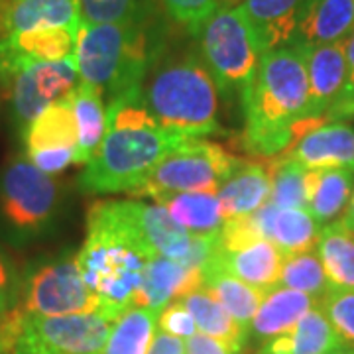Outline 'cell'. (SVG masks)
Segmentation results:
<instances>
[{
    "mask_svg": "<svg viewBox=\"0 0 354 354\" xmlns=\"http://www.w3.org/2000/svg\"><path fill=\"white\" fill-rule=\"evenodd\" d=\"M317 252L330 288L354 291V232L342 221L321 228Z\"/></svg>",
    "mask_w": 354,
    "mask_h": 354,
    "instance_id": "31",
    "label": "cell"
},
{
    "mask_svg": "<svg viewBox=\"0 0 354 354\" xmlns=\"http://www.w3.org/2000/svg\"><path fill=\"white\" fill-rule=\"evenodd\" d=\"M203 290L216 297L230 315L241 323L242 329H250L254 315L266 297L264 291L244 283L242 279L228 274L223 266L211 258L203 266Z\"/></svg>",
    "mask_w": 354,
    "mask_h": 354,
    "instance_id": "29",
    "label": "cell"
},
{
    "mask_svg": "<svg viewBox=\"0 0 354 354\" xmlns=\"http://www.w3.org/2000/svg\"><path fill=\"white\" fill-rule=\"evenodd\" d=\"M18 309L24 317H57L101 311L75 258H59L32 270L24 279Z\"/></svg>",
    "mask_w": 354,
    "mask_h": 354,
    "instance_id": "9",
    "label": "cell"
},
{
    "mask_svg": "<svg viewBox=\"0 0 354 354\" xmlns=\"http://www.w3.org/2000/svg\"><path fill=\"white\" fill-rule=\"evenodd\" d=\"M158 329L187 341L189 337L197 333V325H195V321L187 311V307L183 305V301L177 299V301H171L167 307H164L162 313L158 315Z\"/></svg>",
    "mask_w": 354,
    "mask_h": 354,
    "instance_id": "38",
    "label": "cell"
},
{
    "mask_svg": "<svg viewBox=\"0 0 354 354\" xmlns=\"http://www.w3.org/2000/svg\"><path fill=\"white\" fill-rule=\"evenodd\" d=\"M279 288L301 291L321 301V297L329 291L330 283L317 248L286 258L279 274Z\"/></svg>",
    "mask_w": 354,
    "mask_h": 354,
    "instance_id": "34",
    "label": "cell"
},
{
    "mask_svg": "<svg viewBox=\"0 0 354 354\" xmlns=\"http://www.w3.org/2000/svg\"><path fill=\"white\" fill-rule=\"evenodd\" d=\"M252 216L260 234L286 258L317 248L323 227L307 209H279L266 203Z\"/></svg>",
    "mask_w": 354,
    "mask_h": 354,
    "instance_id": "17",
    "label": "cell"
},
{
    "mask_svg": "<svg viewBox=\"0 0 354 354\" xmlns=\"http://www.w3.org/2000/svg\"><path fill=\"white\" fill-rule=\"evenodd\" d=\"M341 221L354 232V193H353V197H351L348 207H346V213H344V216H342Z\"/></svg>",
    "mask_w": 354,
    "mask_h": 354,
    "instance_id": "45",
    "label": "cell"
},
{
    "mask_svg": "<svg viewBox=\"0 0 354 354\" xmlns=\"http://www.w3.org/2000/svg\"><path fill=\"white\" fill-rule=\"evenodd\" d=\"M153 55L150 24H81L75 50L79 81L101 88L106 106L142 104Z\"/></svg>",
    "mask_w": 354,
    "mask_h": 354,
    "instance_id": "4",
    "label": "cell"
},
{
    "mask_svg": "<svg viewBox=\"0 0 354 354\" xmlns=\"http://www.w3.org/2000/svg\"><path fill=\"white\" fill-rule=\"evenodd\" d=\"M201 59L225 95H242L264 55L258 34L242 6L216 8L199 34Z\"/></svg>",
    "mask_w": 354,
    "mask_h": 354,
    "instance_id": "6",
    "label": "cell"
},
{
    "mask_svg": "<svg viewBox=\"0 0 354 354\" xmlns=\"http://www.w3.org/2000/svg\"><path fill=\"white\" fill-rule=\"evenodd\" d=\"M305 48V46H304ZM309 75V104L307 118H319L341 99L348 81V64L344 41L305 48Z\"/></svg>",
    "mask_w": 354,
    "mask_h": 354,
    "instance_id": "15",
    "label": "cell"
},
{
    "mask_svg": "<svg viewBox=\"0 0 354 354\" xmlns=\"http://www.w3.org/2000/svg\"><path fill=\"white\" fill-rule=\"evenodd\" d=\"M10 354H62L57 353V351H53L50 346H46L44 342L36 341V339H32V337H28V335H22L18 342H16V346L12 348V353Z\"/></svg>",
    "mask_w": 354,
    "mask_h": 354,
    "instance_id": "42",
    "label": "cell"
},
{
    "mask_svg": "<svg viewBox=\"0 0 354 354\" xmlns=\"http://www.w3.org/2000/svg\"><path fill=\"white\" fill-rule=\"evenodd\" d=\"M213 258L228 274L242 279L244 283L252 286L256 290L270 293L279 288V274H281V266L286 262V256L266 239L236 250H223L218 244Z\"/></svg>",
    "mask_w": 354,
    "mask_h": 354,
    "instance_id": "20",
    "label": "cell"
},
{
    "mask_svg": "<svg viewBox=\"0 0 354 354\" xmlns=\"http://www.w3.org/2000/svg\"><path fill=\"white\" fill-rule=\"evenodd\" d=\"M156 327V311L146 307H130L114 323L101 354H148Z\"/></svg>",
    "mask_w": 354,
    "mask_h": 354,
    "instance_id": "32",
    "label": "cell"
},
{
    "mask_svg": "<svg viewBox=\"0 0 354 354\" xmlns=\"http://www.w3.org/2000/svg\"><path fill=\"white\" fill-rule=\"evenodd\" d=\"M153 256H160L128 215L124 199L99 201L88 209L87 239L75 256L83 279L104 315L118 317L130 307Z\"/></svg>",
    "mask_w": 354,
    "mask_h": 354,
    "instance_id": "2",
    "label": "cell"
},
{
    "mask_svg": "<svg viewBox=\"0 0 354 354\" xmlns=\"http://www.w3.org/2000/svg\"><path fill=\"white\" fill-rule=\"evenodd\" d=\"M124 205L153 252L181 264L189 262L193 236L177 225L162 205H148L138 199H124Z\"/></svg>",
    "mask_w": 354,
    "mask_h": 354,
    "instance_id": "21",
    "label": "cell"
},
{
    "mask_svg": "<svg viewBox=\"0 0 354 354\" xmlns=\"http://www.w3.org/2000/svg\"><path fill=\"white\" fill-rule=\"evenodd\" d=\"M106 113L104 138L79 176V187L85 193L132 195L167 153L189 140L162 127L142 104L106 106Z\"/></svg>",
    "mask_w": 354,
    "mask_h": 354,
    "instance_id": "3",
    "label": "cell"
},
{
    "mask_svg": "<svg viewBox=\"0 0 354 354\" xmlns=\"http://www.w3.org/2000/svg\"><path fill=\"white\" fill-rule=\"evenodd\" d=\"M79 0H0V38L34 28H81Z\"/></svg>",
    "mask_w": 354,
    "mask_h": 354,
    "instance_id": "18",
    "label": "cell"
},
{
    "mask_svg": "<svg viewBox=\"0 0 354 354\" xmlns=\"http://www.w3.org/2000/svg\"><path fill=\"white\" fill-rule=\"evenodd\" d=\"M81 28H34L0 38V81L34 64H55L75 57Z\"/></svg>",
    "mask_w": 354,
    "mask_h": 354,
    "instance_id": "13",
    "label": "cell"
},
{
    "mask_svg": "<svg viewBox=\"0 0 354 354\" xmlns=\"http://www.w3.org/2000/svg\"><path fill=\"white\" fill-rule=\"evenodd\" d=\"M71 106L77 122L75 165H87L101 146L109 124L104 95L99 87L79 81V85L71 91Z\"/></svg>",
    "mask_w": 354,
    "mask_h": 354,
    "instance_id": "27",
    "label": "cell"
},
{
    "mask_svg": "<svg viewBox=\"0 0 354 354\" xmlns=\"http://www.w3.org/2000/svg\"><path fill=\"white\" fill-rule=\"evenodd\" d=\"M337 354H354V348H342V351H339Z\"/></svg>",
    "mask_w": 354,
    "mask_h": 354,
    "instance_id": "47",
    "label": "cell"
},
{
    "mask_svg": "<svg viewBox=\"0 0 354 354\" xmlns=\"http://www.w3.org/2000/svg\"><path fill=\"white\" fill-rule=\"evenodd\" d=\"M83 24H150L156 0H79Z\"/></svg>",
    "mask_w": 354,
    "mask_h": 354,
    "instance_id": "33",
    "label": "cell"
},
{
    "mask_svg": "<svg viewBox=\"0 0 354 354\" xmlns=\"http://www.w3.org/2000/svg\"><path fill=\"white\" fill-rule=\"evenodd\" d=\"M344 53H346V64H348V81H346V87H344V95H351L354 91V32L344 39Z\"/></svg>",
    "mask_w": 354,
    "mask_h": 354,
    "instance_id": "44",
    "label": "cell"
},
{
    "mask_svg": "<svg viewBox=\"0 0 354 354\" xmlns=\"http://www.w3.org/2000/svg\"><path fill=\"white\" fill-rule=\"evenodd\" d=\"M242 144L254 156H279L327 116L307 118L309 75L304 46H283L262 55L256 77L241 95Z\"/></svg>",
    "mask_w": 354,
    "mask_h": 354,
    "instance_id": "1",
    "label": "cell"
},
{
    "mask_svg": "<svg viewBox=\"0 0 354 354\" xmlns=\"http://www.w3.org/2000/svg\"><path fill=\"white\" fill-rule=\"evenodd\" d=\"M153 201L162 205L177 225L185 228L191 236H218L225 225L218 195L211 191L165 193Z\"/></svg>",
    "mask_w": 354,
    "mask_h": 354,
    "instance_id": "25",
    "label": "cell"
},
{
    "mask_svg": "<svg viewBox=\"0 0 354 354\" xmlns=\"http://www.w3.org/2000/svg\"><path fill=\"white\" fill-rule=\"evenodd\" d=\"M279 156L307 169H354V124L325 118Z\"/></svg>",
    "mask_w": 354,
    "mask_h": 354,
    "instance_id": "14",
    "label": "cell"
},
{
    "mask_svg": "<svg viewBox=\"0 0 354 354\" xmlns=\"http://www.w3.org/2000/svg\"><path fill=\"white\" fill-rule=\"evenodd\" d=\"M354 32V0H313L297 26L291 46L344 41Z\"/></svg>",
    "mask_w": 354,
    "mask_h": 354,
    "instance_id": "24",
    "label": "cell"
},
{
    "mask_svg": "<svg viewBox=\"0 0 354 354\" xmlns=\"http://www.w3.org/2000/svg\"><path fill=\"white\" fill-rule=\"evenodd\" d=\"M218 8H236V6H242L244 0H215Z\"/></svg>",
    "mask_w": 354,
    "mask_h": 354,
    "instance_id": "46",
    "label": "cell"
},
{
    "mask_svg": "<svg viewBox=\"0 0 354 354\" xmlns=\"http://www.w3.org/2000/svg\"><path fill=\"white\" fill-rule=\"evenodd\" d=\"M329 120H346L354 116V91L351 95H344L339 101L335 102L329 109V113L325 114Z\"/></svg>",
    "mask_w": 354,
    "mask_h": 354,
    "instance_id": "43",
    "label": "cell"
},
{
    "mask_svg": "<svg viewBox=\"0 0 354 354\" xmlns=\"http://www.w3.org/2000/svg\"><path fill=\"white\" fill-rule=\"evenodd\" d=\"M118 319L95 313L57 317H26L22 335L44 342L62 354H101Z\"/></svg>",
    "mask_w": 354,
    "mask_h": 354,
    "instance_id": "12",
    "label": "cell"
},
{
    "mask_svg": "<svg viewBox=\"0 0 354 354\" xmlns=\"http://www.w3.org/2000/svg\"><path fill=\"white\" fill-rule=\"evenodd\" d=\"M148 354H185V341L169 335V333L156 329Z\"/></svg>",
    "mask_w": 354,
    "mask_h": 354,
    "instance_id": "41",
    "label": "cell"
},
{
    "mask_svg": "<svg viewBox=\"0 0 354 354\" xmlns=\"http://www.w3.org/2000/svg\"><path fill=\"white\" fill-rule=\"evenodd\" d=\"M28 160L48 176H55L75 165L77 122L71 93L44 109L20 132Z\"/></svg>",
    "mask_w": 354,
    "mask_h": 354,
    "instance_id": "10",
    "label": "cell"
},
{
    "mask_svg": "<svg viewBox=\"0 0 354 354\" xmlns=\"http://www.w3.org/2000/svg\"><path fill=\"white\" fill-rule=\"evenodd\" d=\"M317 305L319 299L307 293L288 290V288H276L266 293L250 323L248 337L262 342L274 339L281 333L290 330L305 313H309Z\"/></svg>",
    "mask_w": 354,
    "mask_h": 354,
    "instance_id": "26",
    "label": "cell"
},
{
    "mask_svg": "<svg viewBox=\"0 0 354 354\" xmlns=\"http://www.w3.org/2000/svg\"><path fill=\"white\" fill-rule=\"evenodd\" d=\"M187 311L193 317L197 330L203 335H209L216 341L225 342L232 351L242 353L248 337V330L242 329L241 323L228 313L221 305V301L213 297L207 290H197L181 299Z\"/></svg>",
    "mask_w": 354,
    "mask_h": 354,
    "instance_id": "30",
    "label": "cell"
},
{
    "mask_svg": "<svg viewBox=\"0 0 354 354\" xmlns=\"http://www.w3.org/2000/svg\"><path fill=\"white\" fill-rule=\"evenodd\" d=\"M342 346L327 315L317 305L290 330L262 342L258 354H337Z\"/></svg>",
    "mask_w": 354,
    "mask_h": 354,
    "instance_id": "23",
    "label": "cell"
},
{
    "mask_svg": "<svg viewBox=\"0 0 354 354\" xmlns=\"http://www.w3.org/2000/svg\"><path fill=\"white\" fill-rule=\"evenodd\" d=\"M165 16L187 30L191 36H199L203 26L216 12L215 0H156Z\"/></svg>",
    "mask_w": 354,
    "mask_h": 354,
    "instance_id": "37",
    "label": "cell"
},
{
    "mask_svg": "<svg viewBox=\"0 0 354 354\" xmlns=\"http://www.w3.org/2000/svg\"><path fill=\"white\" fill-rule=\"evenodd\" d=\"M201 288L203 268H189L165 256H153L144 270L134 307H146L160 315L171 301L183 299Z\"/></svg>",
    "mask_w": 354,
    "mask_h": 354,
    "instance_id": "16",
    "label": "cell"
},
{
    "mask_svg": "<svg viewBox=\"0 0 354 354\" xmlns=\"http://www.w3.org/2000/svg\"><path fill=\"white\" fill-rule=\"evenodd\" d=\"M59 207V185L28 160L16 156L0 174V221L16 241L44 234Z\"/></svg>",
    "mask_w": 354,
    "mask_h": 354,
    "instance_id": "7",
    "label": "cell"
},
{
    "mask_svg": "<svg viewBox=\"0 0 354 354\" xmlns=\"http://www.w3.org/2000/svg\"><path fill=\"white\" fill-rule=\"evenodd\" d=\"M241 164V160L225 150L221 144L201 138H189L181 146H177L174 152L167 153L156 165L146 183L132 195L156 199L165 193H187V191L216 193Z\"/></svg>",
    "mask_w": 354,
    "mask_h": 354,
    "instance_id": "8",
    "label": "cell"
},
{
    "mask_svg": "<svg viewBox=\"0 0 354 354\" xmlns=\"http://www.w3.org/2000/svg\"><path fill=\"white\" fill-rule=\"evenodd\" d=\"M185 354H241L236 351H232L230 346H227L225 342L216 341L209 335L203 333H195L193 337H189L185 341Z\"/></svg>",
    "mask_w": 354,
    "mask_h": 354,
    "instance_id": "39",
    "label": "cell"
},
{
    "mask_svg": "<svg viewBox=\"0 0 354 354\" xmlns=\"http://www.w3.org/2000/svg\"><path fill=\"white\" fill-rule=\"evenodd\" d=\"M319 307L327 315L342 344L346 348H354V291L329 288L321 297Z\"/></svg>",
    "mask_w": 354,
    "mask_h": 354,
    "instance_id": "36",
    "label": "cell"
},
{
    "mask_svg": "<svg viewBox=\"0 0 354 354\" xmlns=\"http://www.w3.org/2000/svg\"><path fill=\"white\" fill-rule=\"evenodd\" d=\"M14 304V281L12 272H10V264L4 258V254L0 252V315L10 311Z\"/></svg>",
    "mask_w": 354,
    "mask_h": 354,
    "instance_id": "40",
    "label": "cell"
},
{
    "mask_svg": "<svg viewBox=\"0 0 354 354\" xmlns=\"http://www.w3.org/2000/svg\"><path fill=\"white\" fill-rule=\"evenodd\" d=\"M313 0H244L262 51L268 53L283 46H291L297 26Z\"/></svg>",
    "mask_w": 354,
    "mask_h": 354,
    "instance_id": "22",
    "label": "cell"
},
{
    "mask_svg": "<svg viewBox=\"0 0 354 354\" xmlns=\"http://www.w3.org/2000/svg\"><path fill=\"white\" fill-rule=\"evenodd\" d=\"M142 106L162 127L189 138L218 132V87L197 53L158 64L146 77Z\"/></svg>",
    "mask_w": 354,
    "mask_h": 354,
    "instance_id": "5",
    "label": "cell"
},
{
    "mask_svg": "<svg viewBox=\"0 0 354 354\" xmlns=\"http://www.w3.org/2000/svg\"><path fill=\"white\" fill-rule=\"evenodd\" d=\"M354 193V169H309L307 176V211L321 227L348 207Z\"/></svg>",
    "mask_w": 354,
    "mask_h": 354,
    "instance_id": "28",
    "label": "cell"
},
{
    "mask_svg": "<svg viewBox=\"0 0 354 354\" xmlns=\"http://www.w3.org/2000/svg\"><path fill=\"white\" fill-rule=\"evenodd\" d=\"M16 128L22 132L44 109L67 97L79 85L75 57L55 64H34L14 73L6 83Z\"/></svg>",
    "mask_w": 354,
    "mask_h": 354,
    "instance_id": "11",
    "label": "cell"
},
{
    "mask_svg": "<svg viewBox=\"0 0 354 354\" xmlns=\"http://www.w3.org/2000/svg\"><path fill=\"white\" fill-rule=\"evenodd\" d=\"M307 176L309 169L299 162L272 158V195L270 201L279 209H307Z\"/></svg>",
    "mask_w": 354,
    "mask_h": 354,
    "instance_id": "35",
    "label": "cell"
},
{
    "mask_svg": "<svg viewBox=\"0 0 354 354\" xmlns=\"http://www.w3.org/2000/svg\"><path fill=\"white\" fill-rule=\"evenodd\" d=\"M0 354H4V353H2V351H0Z\"/></svg>",
    "mask_w": 354,
    "mask_h": 354,
    "instance_id": "48",
    "label": "cell"
},
{
    "mask_svg": "<svg viewBox=\"0 0 354 354\" xmlns=\"http://www.w3.org/2000/svg\"><path fill=\"white\" fill-rule=\"evenodd\" d=\"M225 221L254 215L272 195V160L264 164L246 162L216 191Z\"/></svg>",
    "mask_w": 354,
    "mask_h": 354,
    "instance_id": "19",
    "label": "cell"
}]
</instances>
